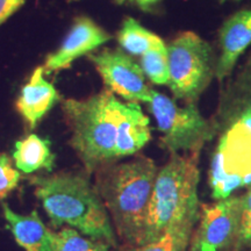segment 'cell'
<instances>
[{
    "mask_svg": "<svg viewBox=\"0 0 251 251\" xmlns=\"http://www.w3.org/2000/svg\"><path fill=\"white\" fill-rule=\"evenodd\" d=\"M157 172L155 162L143 155L94 172V186L122 246L140 243Z\"/></svg>",
    "mask_w": 251,
    "mask_h": 251,
    "instance_id": "277c9868",
    "label": "cell"
},
{
    "mask_svg": "<svg viewBox=\"0 0 251 251\" xmlns=\"http://www.w3.org/2000/svg\"><path fill=\"white\" fill-rule=\"evenodd\" d=\"M20 177V172L12 165V159L6 153H0V199L17 188Z\"/></svg>",
    "mask_w": 251,
    "mask_h": 251,
    "instance_id": "ffe728a7",
    "label": "cell"
},
{
    "mask_svg": "<svg viewBox=\"0 0 251 251\" xmlns=\"http://www.w3.org/2000/svg\"><path fill=\"white\" fill-rule=\"evenodd\" d=\"M2 214L7 229L17 243L26 251H56L55 233L41 220L39 213L19 214L7 203H2Z\"/></svg>",
    "mask_w": 251,
    "mask_h": 251,
    "instance_id": "4fadbf2b",
    "label": "cell"
},
{
    "mask_svg": "<svg viewBox=\"0 0 251 251\" xmlns=\"http://www.w3.org/2000/svg\"><path fill=\"white\" fill-rule=\"evenodd\" d=\"M126 1L133 2V4L136 5L137 7L142 9V11L149 12L151 11L159 1H162V0H126Z\"/></svg>",
    "mask_w": 251,
    "mask_h": 251,
    "instance_id": "7402d4cb",
    "label": "cell"
},
{
    "mask_svg": "<svg viewBox=\"0 0 251 251\" xmlns=\"http://www.w3.org/2000/svg\"><path fill=\"white\" fill-rule=\"evenodd\" d=\"M220 1L224 2V1H227V0H220ZM235 1H240V0H235Z\"/></svg>",
    "mask_w": 251,
    "mask_h": 251,
    "instance_id": "d4e9b609",
    "label": "cell"
},
{
    "mask_svg": "<svg viewBox=\"0 0 251 251\" xmlns=\"http://www.w3.org/2000/svg\"><path fill=\"white\" fill-rule=\"evenodd\" d=\"M112 36L103 28L87 17H78L54 52L48 55L43 69L46 74L63 70L81 56L90 55L93 50L107 43Z\"/></svg>",
    "mask_w": 251,
    "mask_h": 251,
    "instance_id": "30bf717a",
    "label": "cell"
},
{
    "mask_svg": "<svg viewBox=\"0 0 251 251\" xmlns=\"http://www.w3.org/2000/svg\"><path fill=\"white\" fill-rule=\"evenodd\" d=\"M241 196L200 203L188 251H235L241 224Z\"/></svg>",
    "mask_w": 251,
    "mask_h": 251,
    "instance_id": "ba28073f",
    "label": "cell"
},
{
    "mask_svg": "<svg viewBox=\"0 0 251 251\" xmlns=\"http://www.w3.org/2000/svg\"><path fill=\"white\" fill-rule=\"evenodd\" d=\"M74 1H76V0H74ZM115 1H117L118 4H124L126 0H115Z\"/></svg>",
    "mask_w": 251,
    "mask_h": 251,
    "instance_id": "603a6c76",
    "label": "cell"
},
{
    "mask_svg": "<svg viewBox=\"0 0 251 251\" xmlns=\"http://www.w3.org/2000/svg\"><path fill=\"white\" fill-rule=\"evenodd\" d=\"M162 41L157 34L144 28L131 17H127L122 21L118 33L119 45L126 52L134 56H142Z\"/></svg>",
    "mask_w": 251,
    "mask_h": 251,
    "instance_id": "2e32d148",
    "label": "cell"
},
{
    "mask_svg": "<svg viewBox=\"0 0 251 251\" xmlns=\"http://www.w3.org/2000/svg\"><path fill=\"white\" fill-rule=\"evenodd\" d=\"M200 152L170 153L157 172L140 243L155 241L172 225L199 213Z\"/></svg>",
    "mask_w": 251,
    "mask_h": 251,
    "instance_id": "5b68a950",
    "label": "cell"
},
{
    "mask_svg": "<svg viewBox=\"0 0 251 251\" xmlns=\"http://www.w3.org/2000/svg\"><path fill=\"white\" fill-rule=\"evenodd\" d=\"M251 46V9L229 17L219 30L218 64L215 78L220 84L231 76L238 59Z\"/></svg>",
    "mask_w": 251,
    "mask_h": 251,
    "instance_id": "8fae6325",
    "label": "cell"
},
{
    "mask_svg": "<svg viewBox=\"0 0 251 251\" xmlns=\"http://www.w3.org/2000/svg\"><path fill=\"white\" fill-rule=\"evenodd\" d=\"M199 213L172 225L152 242L141 246H121L117 251H188Z\"/></svg>",
    "mask_w": 251,
    "mask_h": 251,
    "instance_id": "9a60e30c",
    "label": "cell"
},
{
    "mask_svg": "<svg viewBox=\"0 0 251 251\" xmlns=\"http://www.w3.org/2000/svg\"><path fill=\"white\" fill-rule=\"evenodd\" d=\"M238 251H251V248H244V249H241Z\"/></svg>",
    "mask_w": 251,
    "mask_h": 251,
    "instance_id": "cb8c5ba5",
    "label": "cell"
},
{
    "mask_svg": "<svg viewBox=\"0 0 251 251\" xmlns=\"http://www.w3.org/2000/svg\"><path fill=\"white\" fill-rule=\"evenodd\" d=\"M141 68L148 79L155 85H168L169 62L168 49L164 41L152 47L141 56Z\"/></svg>",
    "mask_w": 251,
    "mask_h": 251,
    "instance_id": "e0dca14e",
    "label": "cell"
},
{
    "mask_svg": "<svg viewBox=\"0 0 251 251\" xmlns=\"http://www.w3.org/2000/svg\"><path fill=\"white\" fill-rule=\"evenodd\" d=\"M149 111L161 131V146L169 153L201 151L212 140V124L202 117L197 103L179 106L174 99L151 90Z\"/></svg>",
    "mask_w": 251,
    "mask_h": 251,
    "instance_id": "52a82bcc",
    "label": "cell"
},
{
    "mask_svg": "<svg viewBox=\"0 0 251 251\" xmlns=\"http://www.w3.org/2000/svg\"><path fill=\"white\" fill-rule=\"evenodd\" d=\"M26 0H0V26L20 9Z\"/></svg>",
    "mask_w": 251,
    "mask_h": 251,
    "instance_id": "44dd1931",
    "label": "cell"
},
{
    "mask_svg": "<svg viewBox=\"0 0 251 251\" xmlns=\"http://www.w3.org/2000/svg\"><path fill=\"white\" fill-rule=\"evenodd\" d=\"M212 124L208 185L222 200L251 187V50L221 83Z\"/></svg>",
    "mask_w": 251,
    "mask_h": 251,
    "instance_id": "7a4b0ae2",
    "label": "cell"
},
{
    "mask_svg": "<svg viewBox=\"0 0 251 251\" xmlns=\"http://www.w3.org/2000/svg\"><path fill=\"white\" fill-rule=\"evenodd\" d=\"M13 161L18 170L24 174H33L39 170L52 171L55 155L50 149V142L36 134H29L17 141L14 146Z\"/></svg>",
    "mask_w": 251,
    "mask_h": 251,
    "instance_id": "5bb4252c",
    "label": "cell"
},
{
    "mask_svg": "<svg viewBox=\"0 0 251 251\" xmlns=\"http://www.w3.org/2000/svg\"><path fill=\"white\" fill-rule=\"evenodd\" d=\"M30 184L52 227L65 225L114 249L120 247L107 209L85 170L35 176Z\"/></svg>",
    "mask_w": 251,
    "mask_h": 251,
    "instance_id": "3957f363",
    "label": "cell"
},
{
    "mask_svg": "<svg viewBox=\"0 0 251 251\" xmlns=\"http://www.w3.org/2000/svg\"><path fill=\"white\" fill-rule=\"evenodd\" d=\"M89 58L109 92L129 102L150 101L152 89L147 84L142 68L124 50L103 49L90 54Z\"/></svg>",
    "mask_w": 251,
    "mask_h": 251,
    "instance_id": "9c48e42d",
    "label": "cell"
},
{
    "mask_svg": "<svg viewBox=\"0 0 251 251\" xmlns=\"http://www.w3.org/2000/svg\"><path fill=\"white\" fill-rule=\"evenodd\" d=\"M56 251H117L108 243L93 240L76 229L64 227L55 233Z\"/></svg>",
    "mask_w": 251,
    "mask_h": 251,
    "instance_id": "ac0fdd59",
    "label": "cell"
},
{
    "mask_svg": "<svg viewBox=\"0 0 251 251\" xmlns=\"http://www.w3.org/2000/svg\"><path fill=\"white\" fill-rule=\"evenodd\" d=\"M242 213H241V224L238 230V237L235 251L244 248H251V187L243 196H241Z\"/></svg>",
    "mask_w": 251,
    "mask_h": 251,
    "instance_id": "d6986e66",
    "label": "cell"
},
{
    "mask_svg": "<svg viewBox=\"0 0 251 251\" xmlns=\"http://www.w3.org/2000/svg\"><path fill=\"white\" fill-rule=\"evenodd\" d=\"M43 75V67L36 68L29 80L23 87L17 100L18 112L30 129H34L42 118L61 99L56 87L49 83Z\"/></svg>",
    "mask_w": 251,
    "mask_h": 251,
    "instance_id": "7c38bea8",
    "label": "cell"
},
{
    "mask_svg": "<svg viewBox=\"0 0 251 251\" xmlns=\"http://www.w3.org/2000/svg\"><path fill=\"white\" fill-rule=\"evenodd\" d=\"M166 49L168 86L174 98L184 103H198L215 78L218 55L211 43L193 31L178 34Z\"/></svg>",
    "mask_w": 251,
    "mask_h": 251,
    "instance_id": "8992f818",
    "label": "cell"
},
{
    "mask_svg": "<svg viewBox=\"0 0 251 251\" xmlns=\"http://www.w3.org/2000/svg\"><path fill=\"white\" fill-rule=\"evenodd\" d=\"M70 144L90 176L135 156L151 140V126L136 102H122L108 90L84 99H65Z\"/></svg>",
    "mask_w": 251,
    "mask_h": 251,
    "instance_id": "6da1fadb",
    "label": "cell"
}]
</instances>
